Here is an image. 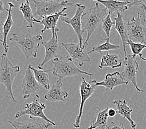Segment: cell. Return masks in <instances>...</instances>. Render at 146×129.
<instances>
[{
  "label": "cell",
  "mask_w": 146,
  "mask_h": 129,
  "mask_svg": "<svg viewBox=\"0 0 146 129\" xmlns=\"http://www.w3.org/2000/svg\"><path fill=\"white\" fill-rule=\"evenodd\" d=\"M131 6H140L146 8V0H133Z\"/></svg>",
  "instance_id": "obj_31"
},
{
  "label": "cell",
  "mask_w": 146,
  "mask_h": 129,
  "mask_svg": "<svg viewBox=\"0 0 146 129\" xmlns=\"http://www.w3.org/2000/svg\"><path fill=\"white\" fill-rule=\"evenodd\" d=\"M114 20L116 22L114 28L117 31L118 34H119L121 37L124 48V57L125 58H126L127 57L126 52V45H127V40H129V37L127 29L126 27V23L124 22V21L123 19V14L117 13V17H114Z\"/></svg>",
  "instance_id": "obj_18"
},
{
  "label": "cell",
  "mask_w": 146,
  "mask_h": 129,
  "mask_svg": "<svg viewBox=\"0 0 146 129\" xmlns=\"http://www.w3.org/2000/svg\"><path fill=\"white\" fill-rule=\"evenodd\" d=\"M43 38L42 35L33 36L30 34L19 35L13 33L9 40L14 42L22 50L26 59L30 57L36 58L41 44H42Z\"/></svg>",
  "instance_id": "obj_2"
},
{
  "label": "cell",
  "mask_w": 146,
  "mask_h": 129,
  "mask_svg": "<svg viewBox=\"0 0 146 129\" xmlns=\"http://www.w3.org/2000/svg\"><path fill=\"white\" fill-rule=\"evenodd\" d=\"M20 11L23 13L24 16V21L28 23L27 26V28L30 29H34V24L39 23L40 24V21L35 19L34 14L33 13L32 9L30 5V0H26L25 3H21L19 6Z\"/></svg>",
  "instance_id": "obj_22"
},
{
  "label": "cell",
  "mask_w": 146,
  "mask_h": 129,
  "mask_svg": "<svg viewBox=\"0 0 146 129\" xmlns=\"http://www.w3.org/2000/svg\"><path fill=\"white\" fill-rule=\"evenodd\" d=\"M59 29L52 30V36L51 39L47 42H43L42 45L45 48V53L43 60L40 64L38 65V68L40 69H43V67L48 62L52 60L54 58L60 56V52L62 48L58 42V32Z\"/></svg>",
  "instance_id": "obj_7"
},
{
  "label": "cell",
  "mask_w": 146,
  "mask_h": 129,
  "mask_svg": "<svg viewBox=\"0 0 146 129\" xmlns=\"http://www.w3.org/2000/svg\"><path fill=\"white\" fill-rule=\"evenodd\" d=\"M16 1H18V2H19V1H21V0H16Z\"/></svg>",
  "instance_id": "obj_35"
},
{
  "label": "cell",
  "mask_w": 146,
  "mask_h": 129,
  "mask_svg": "<svg viewBox=\"0 0 146 129\" xmlns=\"http://www.w3.org/2000/svg\"><path fill=\"white\" fill-rule=\"evenodd\" d=\"M39 1H56V2H60V0H39Z\"/></svg>",
  "instance_id": "obj_34"
},
{
  "label": "cell",
  "mask_w": 146,
  "mask_h": 129,
  "mask_svg": "<svg viewBox=\"0 0 146 129\" xmlns=\"http://www.w3.org/2000/svg\"><path fill=\"white\" fill-rule=\"evenodd\" d=\"M124 70L121 73L123 78L127 81L131 82L137 91L143 93L144 91L139 88L137 83V72L139 69V65L136 57L133 55H128L127 58H124Z\"/></svg>",
  "instance_id": "obj_9"
},
{
  "label": "cell",
  "mask_w": 146,
  "mask_h": 129,
  "mask_svg": "<svg viewBox=\"0 0 146 129\" xmlns=\"http://www.w3.org/2000/svg\"><path fill=\"white\" fill-rule=\"evenodd\" d=\"M28 67L32 69L34 72V76L37 80V81L40 85L46 89L47 91L50 89V83H49V78L47 72L50 71L51 69H48V70H44V69H37L34 68L32 65H29Z\"/></svg>",
  "instance_id": "obj_25"
},
{
  "label": "cell",
  "mask_w": 146,
  "mask_h": 129,
  "mask_svg": "<svg viewBox=\"0 0 146 129\" xmlns=\"http://www.w3.org/2000/svg\"><path fill=\"white\" fill-rule=\"evenodd\" d=\"M129 39L135 43L146 45V27L142 24L139 14L126 23Z\"/></svg>",
  "instance_id": "obj_8"
},
{
  "label": "cell",
  "mask_w": 146,
  "mask_h": 129,
  "mask_svg": "<svg viewBox=\"0 0 146 129\" xmlns=\"http://www.w3.org/2000/svg\"><path fill=\"white\" fill-rule=\"evenodd\" d=\"M67 10V8H64L60 12L54 14V15L48 16H42V21H40V24H42L44 28L42 29L41 33H44L45 31L48 29H55L58 28L57 24L58 20L60 19L62 16H67V14H64V11Z\"/></svg>",
  "instance_id": "obj_20"
},
{
  "label": "cell",
  "mask_w": 146,
  "mask_h": 129,
  "mask_svg": "<svg viewBox=\"0 0 146 129\" xmlns=\"http://www.w3.org/2000/svg\"><path fill=\"white\" fill-rule=\"evenodd\" d=\"M123 65V60L120 56L116 54H109L103 56L101 60L99 68L102 69L105 67H110L112 69L120 68Z\"/></svg>",
  "instance_id": "obj_23"
},
{
  "label": "cell",
  "mask_w": 146,
  "mask_h": 129,
  "mask_svg": "<svg viewBox=\"0 0 146 129\" xmlns=\"http://www.w3.org/2000/svg\"><path fill=\"white\" fill-rule=\"evenodd\" d=\"M106 129H126L123 123H117L116 122H111L110 124L107 125Z\"/></svg>",
  "instance_id": "obj_29"
},
{
  "label": "cell",
  "mask_w": 146,
  "mask_h": 129,
  "mask_svg": "<svg viewBox=\"0 0 146 129\" xmlns=\"http://www.w3.org/2000/svg\"><path fill=\"white\" fill-rule=\"evenodd\" d=\"M105 40V42L103 44H99L95 47H93L92 50L88 52V55L93 53V52H98L100 54H103V51L108 52L110 50H117L120 47L119 45H114L110 43V37H107Z\"/></svg>",
  "instance_id": "obj_26"
},
{
  "label": "cell",
  "mask_w": 146,
  "mask_h": 129,
  "mask_svg": "<svg viewBox=\"0 0 146 129\" xmlns=\"http://www.w3.org/2000/svg\"><path fill=\"white\" fill-rule=\"evenodd\" d=\"M89 82L95 87L103 86L110 91H112L115 87L124 85H127L129 81L125 80L121 75V73L118 71L113 73H109L105 76V79L102 81H98L96 80H90Z\"/></svg>",
  "instance_id": "obj_14"
},
{
  "label": "cell",
  "mask_w": 146,
  "mask_h": 129,
  "mask_svg": "<svg viewBox=\"0 0 146 129\" xmlns=\"http://www.w3.org/2000/svg\"><path fill=\"white\" fill-rule=\"evenodd\" d=\"M108 13V10L106 8H100L99 3H96L93 8L86 9L82 18V29L83 30L87 31V37L83 44H88V41L92 35L100 26V24L103 22Z\"/></svg>",
  "instance_id": "obj_1"
},
{
  "label": "cell",
  "mask_w": 146,
  "mask_h": 129,
  "mask_svg": "<svg viewBox=\"0 0 146 129\" xmlns=\"http://www.w3.org/2000/svg\"><path fill=\"white\" fill-rule=\"evenodd\" d=\"M80 92L81 103L80 105L79 113L75 118L74 127L75 128H79L80 127L81 118L83 116V108L88 98L92 96L93 94L95 92V87H94L89 81L87 82L83 77H82V82L80 85Z\"/></svg>",
  "instance_id": "obj_12"
},
{
  "label": "cell",
  "mask_w": 146,
  "mask_h": 129,
  "mask_svg": "<svg viewBox=\"0 0 146 129\" xmlns=\"http://www.w3.org/2000/svg\"><path fill=\"white\" fill-rule=\"evenodd\" d=\"M8 122L11 124L15 129H48L50 126H53L51 124L44 122L39 123L36 119H31V120L24 122L8 120Z\"/></svg>",
  "instance_id": "obj_21"
},
{
  "label": "cell",
  "mask_w": 146,
  "mask_h": 129,
  "mask_svg": "<svg viewBox=\"0 0 146 129\" xmlns=\"http://www.w3.org/2000/svg\"><path fill=\"white\" fill-rule=\"evenodd\" d=\"M127 45H129L132 52V55L134 57H136V56H139L141 58V60L146 61V58L142 57V51L146 48V45L140 43H135L129 39L127 40Z\"/></svg>",
  "instance_id": "obj_27"
},
{
  "label": "cell",
  "mask_w": 146,
  "mask_h": 129,
  "mask_svg": "<svg viewBox=\"0 0 146 129\" xmlns=\"http://www.w3.org/2000/svg\"><path fill=\"white\" fill-rule=\"evenodd\" d=\"M125 1H128V0H125Z\"/></svg>",
  "instance_id": "obj_36"
},
{
  "label": "cell",
  "mask_w": 146,
  "mask_h": 129,
  "mask_svg": "<svg viewBox=\"0 0 146 129\" xmlns=\"http://www.w3.org/2000/svg\"><path fill=\"white\" fill-rule=\"evenodd\" d=\"M39 88L40 85L36 79L34 72L28 67L25 71L22 81L21 88L23 99H26L33 95H36Z\"/></svg>",
  "instance_id": "obj_13"
},
{
  "label": "cell",
  "mask_w": 146,
  "mask_h": 129,
  "mask_svg": "<svg viewBox=\"0 0 146 129\" xmlns=\"http://www.w3.org/2000/svg\"><path fill=\"white\" fill-rule=\"evenodd\" d=\"M62 45L67 50L68 55L73 62L78 63L79 67H83L85 63L91 61L88 53L86 52V47L82 48L80 44H64L62 43Z\"/></svg>",
  "instance_id": "obj_11"
},
{
  "label": "cell",
  "mask_w": 146,
  "mask_h": 129,
  "mask_svg": "<svg viewBox=\"0 0 146 129\" xmlns=\"http://www.w3.org/2000/svg\"><path fill=\"white\" fill-rule=\"evenodd\" d=\"M138 13L139 14L140 18L142 24L146 27V8H144V7H141V13Z\"/></svg>",
  "instance_id": "obj_30"
},
{
  "label": "cell",
  "mask_w": 146,
  "mask_h": 129,
  "mask_svg": "<svg viewBox=\"0 0 146 129\" xmlns=\"http://www.w3.org/2000/svg\"><path fill=\"white\" fill-rule=\"evenodd\" d=\"M62 79H59L54 83L52 87L47 91L44 95V99L48 102H64L68 96V93L62 89Z\"/></svg>",
  "instance_id": "obj_15"
},
{
  "label": "cell",
  "mask_w": 146,
  "mask_h": 129,
  "mask_svg": "<svg viewBox=\"0 0 146 129\" xmlns=\"http://www.w3.org/2000/svg\"><path fill=\"white\" fill-rule=\"evenodd\" d=\"M111 15L108 13V15L105 17L102 22V29L105 32L107 37H110L111 29H112L114 25L115 26V21H113L111 18Z\"/></svg>",
  "instance_id": "obj_28"
},
{
  "label": "cell",
  "mask_w": 146,
  "mask_h": 129,
  "mask_svg": "<svg viewBox=\"0 0 146 129\" xmlns=\"http://www.w3.org/2000/svg\"><path fill=\"white\" fill-rule=\"evenodd\" d=\"M20 70L19 66H15L12 64L6 53L2 54L0 68V83L5 86L11 99L15 103H17V100L13 93V85L14 80Z\"/></svg>",
  "instance_id": "obj_4"
},
{
  "label": "cell",
  "mask_w": 146,
  "mask_h": 129,
  "mask_svg": "<svg viewBox=\"0 0 146 129\" xmlns=\"http://www.w3.org/2000/svg\"><path fill=\"white\" fill-rule=\"evenodd\" d=\"M108 110L109 107H107L105 109L103 110H98L96 115L95 120H94L92 125L88 129H106L107 126L108 118Z\"/></svg>",
  "instance_id": "obj_24"
},
{
  "label": "cell",
  "mask_w": 146,
  "mask_h": 129,
  "mask_svg": "<svg viewBox=\"0 0 146 129\" xmlns=\"http://www.w3.org/2000/svg\"><path fill=\"white\" fill-rule=\"evenodd\" d=\"M8 5L9 6V8L8 12V17L5 21L4 24H3V27L1 28L2 30V36H3V39L1 40V42L3 44V48H4L5 53L7 54L8 53L9 50V45L7 44V37H8V34L12 27L15 29V26H14V22L13 20V15H12V9L13 8H16L18 7V6L14 5L12 3H9Z\"/></svg>",
  "instance_id": "obj_17"
},
{
  "label": "cell",
  "mask_w": 146,
  "mask_h": 129,
  "mask_svg": "<svg viewBox=\"0 0 146 129\" xmlns=\"http://www.w3.org/2000/svg\"><path fill=\"white\" fill-rule=\"evenodd\" d=\"M75 6L76 8V12L72 18H69L67 16H62L60 17V20L66 24H70L73 27L76 34L77 35L80 45L83 48V45L84 43L83 39V34L85 32V30H83L82 29V18L86 8L85 6L80 4H76Z\"/></svg>",
  "instance_id": "obj_10"
},
{
  "label": "cell",
  "mask_w": 146,
  "mask_h": 129,
  "mask_svg": "<svg viewBox=\"0 0 146 129\" xmlns=\"http://www.w3.org/2000/svg\"><path fill=\"white\" fill-rule=\"evenodd\" d=\"M113 104L116 106L117 114H119L120 116L127 119L129 122L132 128L135 129L137 127V124L131 117L132 112L133 111V107L127 105L126 100H115L113 101Z\"/></svg>",
  "instance_id": "obj_19"
},
{
  "label": "cell",
  "mask_w": 146,
  "mask_h": 129,
  "mask_svg": "<svg viewBox=\"0 0 146 129\" xmlns=\"http://www.w3.org/2000/svg\"><path fill=\"white\" fill-rule=\"evenodd\" d=\"M103 5L108 10L109 14L111 15L114 13L123 14L129 8L131 7V2L129 1H118V0H92Z\"/></svg>",
  "instance_id": "obj_16"
},
{
  "label": "cell",
  "mask_w": 146,
  "mask_h": 129,
  "mask_svg": "<svg viewBox=\"0 0 146 129\" xmlns=\"http://www.w3.org/2000/svg\"><path fill=\"white\" fill-rule=\"evenodd\" d=\"M46 104L40 102L39 96L37 94H36L33 99V102L30 104L26 103L24 110L18 111V112H16L15 118L18 119L22 116H29L31 119H35L36 118L38 117L45 120L46 122L51 124L53 126H56L58 124L50 120L44 114V110L46 109Z\"/></svg>",
  "instance_id": "obj_5"
},
{
  "label": "cell",
  "mask_w": 146,
  "mask_h": 129,
  "mask_svg": "<svg viewBox=\"0 0 146 129\" xmlns=\"http://www.w3.org/2000/svg\"><path fill=\"white\" fill-rule=\"evenodd\" d=\"M64 1H65V0H64Z\"/></svg>",
  "instance_id": "obj_37"
},
{
  "label": "cell",
  "mask_w": 146,
  "mask_h": 129,
  "mask_svg": "<svg viewBox=\"0 0 146 129\" xmlns=\"http://www.w3.org/2000/svg\"><path fill=\"white\" fill-rule=\"evenodd\" d=\"M117 114V110L114 109H109L108 110V116L110 117H114L116 116Z\"/></svg>",
  "instance_id": "obj_32"
},
{
  "label": "cell",
  "mask_w": 146,
  "mask_h": 129,
  "mask_svg": "<svg viewBox=\"0 0 146 129\" xmlns=\"http://www.w3.org/2000/svg\"><path fill=\"white\" fill-rule=\"evenodd\" d=\"M34 7L36 11L34 13V16H48L60 12L64 8H67L68 5L75 6L72 3H69L67 0L61 2L44 1L34 0Z\"/></svg>",
  "instance_id": "obj_6"
},
{
  "label": "cell",
  "mask_w": 146,
  "mask_h": 129,
  "mask_svg": "<svg viewBox=\"0 0 146 129\" xmlns=\"http://www.w3.org/2000/svg\"><path fill=\"white\" fill-rule=\"evenodd\" d=\"M54 68L51 69L53 75L63 79L65 78L72 77L74 76L86 75L92 76V73H90L78 68L74 64L71 58L67 55H60L52 60Z\"/></svg>",
  "instance_id": "obj_3"
},
{
  "label": "cell",
  "mask_w": 146,
  "mask_h": 129,
  "mask_svg": "<svg viewBox=\"0 0 146 129\" xmlns=\"http://www.w3.org/2000/svg\"><path fill=\"white\" fill-rule=\"evenodd\" d=\"M0 6H1V8H0V13L2 12H8L9 9H6L4 8V5H3V1H0Z\"/></svg>",
  "instance_id": "obj_33"
}]
</instances>
